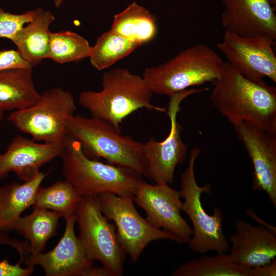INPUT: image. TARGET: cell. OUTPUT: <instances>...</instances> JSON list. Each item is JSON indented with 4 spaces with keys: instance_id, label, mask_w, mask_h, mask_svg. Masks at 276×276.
Segmentation results:
<instances>
[{
    "instance_id": "6da1fadb",
    "label": "cell",
    "mask_w": 276,
    "mask_h": 276,
    "mask_svg": "<svg viewBox=\"0 0 276 276\" xmlns=\"http://www.w3.org/2000/svg\"><path fill=\"white\" fill-rule=\"evenodd\" d=\"M212 83L211 101L233 125L246 122L276 133L275 87L247 78L227 62Z\"/></svg>"
},
{
    "instance_id": "7a4b0ae2",
    "label": "cell",
    "mask_w": 276,
    "mask_h": 276,
    "mask_svg": "<svg viewBox=\"0 0 276 276\" xmlns=\"http://www.w3.org/2000/svg\"><path fill=\"white\" fill-rule=\"evenodd\" d=\"M102 89L82 91L79 103L91 117L106 121L120 130V126L128 116L142 108L166 112V108L151 103L152 93L143 76L124 68H114L104 74Z\"/></svg>"
},
{
    "instance_id": "3957f363",
    "label": "cell",
    "mask_w": 276,
    "mask_h": 276,
    "mask_svg": "<svg viewBox=\"0 0 276 276\" xmlns=\"http://www.w3.org/2000/svg\"><path fill=\"white\" fill-rule=\"evenodd\" d=\"M60 157L65 180L81 197H96L105 192L134 195L142 180V175L132 169L88 157L80 144L68 135Z\"/></svg>"
},
{
    "instance_id": "277c9868",
    "label": "cell",
    "mask_w": 276,
    "mask_h": 276,
    "mask_svg": "<svg viewBox=\"0 0 276 276\" xmlns=\"http://www.w3.org/2000/svg\"><path fill=\"white\" fill-rule=\"evenodd\" d=\"M224 62L213 49L197 44L157 66L146 67L143 77L152 94L171 96L191 87L212 82Z\"/></svg>"
},
{
    "instance_id": "5b68a950",
    "label": "cell",
    "mask_w": 276,
    "mask_h": 276,
    "mask_svg": "<svg viewBox=\"0 0 276 276\" xmlns=\"http://www.w3.org/2000/svg\"><path fill=\"white\" fill-rule=\"evenodd\" d=\"M66 134L77 141L88 157L102 158L109 163L132 169L143 175V144L123 135L109 122L93 117L75 114Z\"/></svg>"
},
{
    "instance_id": "8992f818",
    "label": "cell",
    "mask_w": 276,
    "mask_h": 276,
    "mask_svg": "<svg viewBox=\"0 0 276 276\" xmlns=\"http://www.w3.org/2000/svg\"><path fill=\"white\" fill-rule=\"evenodd\" d=\"M200 152L196 147L191 149L189 166L181 176L180 193L184 199L182 211L188 216L193 225V234L188 244L192 251L199 254L211 251L226 253L229 250V244L222 229L223 212L217 207L214 208L212 215L205 211L201 196L203 193L211 192V186L205 184L200 187L195 179L194 164Z\"/></svg>"
},
{
    "instance_id": "52a82bcc",
    "label": "cell",
    "mask_w": 276,
    "mask_h": 276,
    "mask_svg": "<svg viewBox=\"0 0 276 276\" xmlns=\"http://www.w3.org/2000/svg\"><path fill=\"white\" fill-rule=\"evenodd\" d=\"M76 110L71 92L55 87L42 93L31 106L12 112L8 120L35 141L63 143L67 136V124Z\"/></svg>"
},
{
    "instance_id": "ba28073f",
    "label": "cell",
    "mask_w": 276,
    "mask_h": 276,
    "mask_svg": "<svg viewBox=\"0 0 276 276\" xmlns=\"http://www.w3.org/2000/svg\"><path fill=\"white\" fill-rule=\"evenodd\" d=\"M79 235L87 257L99 261L108 276H122L126 254L114 223L101 211L97 196L82 197L74 213Z\"/></svg>"
},
{
    "instance_id": "9c48e42d",
    "label": "cell",
    "mask_w": 276,
    "mask_h": 276,
    "mask_svg": "<svg viewBox=\"0 0 276 276\" xmlns=\"http://www.w3.org/2000/svg\"><path fill=\"white\" fill-rule=\"evenodd\" d=\"M102 213L112 221L118 240L131 261L136 262L148 244L160 239L182 243L172 233L151 225L137 211L134 195H118L109 192L97 196Z\"/></svg>"
},
{
    "instance_id": "30bf717a",
    "label": "cell",
    "mask_w": 276,
    "mask_h": 276,
    "mask_svg": "<svg viewBox=\"0 0 276 276\" xmlns=\"http://www.w3.org/2000/svg\"><path fill=\"white\" fill-rule=\"evenodd\" d=\"M208 89L189 88L169 97L166 110L170 121L169 133L161 142L151 138L143 144V175L155 183L173 182L175 168L185 160L188 148L181 139L182 127L177 119L180 104L189 96Z\"/></svg>"
},
{
    "instance_id": "8fae6325",
    "label": "cell",
    "mask_w": 276,
    "mask_h": 276,
    "mask_svg": "<svg viewBox=\"0 0 276 276\" xmlns=\"http://www.w3.org/2000/svg\"><path fill=\"white\" fill-rule=\"evenodd\" d=\"M275 40L265 35L242 36L225 30L217 47L239 73L254 81L276 82Z\"/></svg>"
},
{
    "instance_id": "7c38bea8",
    "label": "cell",
    "mask_w": 276,
    "mask_h": 276,
    "mask_svg": "<svg viewBox=\"0 0 276 276\" xmlns=\"http://www.w3.org/2000/svg\"><path fill=\"white\" fill-rule=\"evenodd\" d=\"M180 191L169 184H149L141 180L134 194V201L146 212L145 219L152 226L168 231L188 243L193 229L181 215Z\"/></svg>"
},
{
    "instance_id": "4fadbf2b",
    "label": "cell",
    "mask_w": 276,
    "mask_h": 276,
    "mask_svg": "<svg viewBox=\"0 0 276 276\" xmlns=\"http://www.w3.org/2000/svg\"><path fill=\"white\" fill-rule=\"evenodd\" d=\"M65 220L64 234L56 246L46 253L29 255L27 266H40L47 276H108L102 267L94 266L76 236L74 215Z\"/></svg>"
},
{
    "instance_id": "5bb4252c",
    "label": "cell",
    "mask_w": 276,
    "mask_h": 276,
    "mask_svg": "<svg viewBox=\"0 0 276 276\" xmlns=\"http://www.w3.org/2000/svg\"><path fill=\"white\" fill-rule=\"evenodd\" d=\"M233 126L252 162L253 189L266 193L269 201L275 206L276 133L246 122Z\"/></svg>"
},
{
    "instance_id": "9a60e30c",
    "label": "cell",
    "mask_w": 276,
    "mask_h": 276,
    "mask_svg": "<svg viewBox=\"0 0 276 276\" xmlns=\"http://www.w3.org/2000/svg\"><path fill=\"white\" fill-rule=\"evenodd\" d=\"M225 30L242 36L265 35L276 39V15L269 0H221Z\"/></svg>"
},
{
    "instance_id": "2e32d148",
    "label": "cell",
    "mask_w": 276,
    "mask_h": 276,
    "mask_svg": "<svg viewBox=\"0 0 276 276\" xmlns=\"http://www.w3.org/2000/svg\"><path fill=\"white\" fill-rule=\"evenodd\" d=\"M63 143H37L17 135L6 151L0 154V179L10 172L15 173L24 181L31 179L43 165L60 157Z\"/></svg>"
},
{
    "instance_id": "e0dca14e",
    "label": "cell",
    "mask_w": 276,
    "mask_h": 276,
    "mask_svg": "<svg viewBox=\"0 0 276 276\" xmlns=\"http://www.w3.org/2000/svg\"><path fill=\"white\" fill-rule=\"evenodd\" d=\"M236 232L229 238L232 246L228 254L236 264L251 268L269 263L276 256V237L266 227L254 226L243 219L235 222Z\"/></svg>"
},
{
    "instance_id": "ac0fdd59",
    "label": "cell",
    "mask_w": 276,
    "mask_h": 276,
    "mask_svg": "<svg viewBox=\"0 0 276 276\" xmlns=\"http://www.w3.org/2000/svg\"><path fill=\"white\" fill-rule=\"evenodd\" d=\"M35 11L33 20L22 27L11 40L33 67L46 59L51 33L49 28L55 19L49 10L37 8Z\"/></svg>"
},
{
    "instance_id": "d6986e66",
    "label": "cell",
    "mask_w": 276,
    "mask_h": 276,
    "mask_svg": "<svg viewBox=\"0 0 276 276\" xmlns=\"http://www.w3.org/2000/svg\"><path fill=\"white\" fill-rule=\"evenodd\" d=\"M47 174L39 171L22 183L14 182L0 188V232L12 231L21 213L33 205L36 193Z\"/></svg>"
},
{
    "instance_id": "ffe728a7",
    "label": "cell",
    "mask_w": 276,
    "mask_h": 276,
    "mask_svg": "<svg viewBox=\"0 0 276 276\" xmlns=\"http://www.w3.org/2000/svg\"><path fill=\"white\" fill-rule=\"evenodd\" d=\"M33 68L0 71V107L5 111L27 108L40 97L33 79Z\"/></svg>"
},
{
    "instance_id": "44dd1931",
    "label": "cell",
    "mask_w": 276,
    "mask_h": 276,
    "mask_svg": "<svg viewBox=\"0 0 276 276\" xmlns=\"http://www.w3.org/2000/svg\"><path fill=\"white\" fill-rule=\"evenodd\" d=\"M111 30L140 46L155 37L156 19L149 10L132 2L114 15Z\"/></svg>"
},
{
    "instance_id": "7402d4cb",
    "label": "cell",
    "mask_w": 276,
    "mask_h": 276,
    "mask_svg": "<svg viewBox=\"0 0 276 276\" xmlns=\"http://www.w3.org/2000/svg\"><path fill=\"white\" fill-rule=\"evenodd\" d=\"M33 208L32 213L16 220L12 230L29 241L30 254H37L44 250L47 241L55 235L61 216L51 210Z\"/></svg>"
},
{
    "instance_id": "603a6c76",
    "label": "cell",
    "mask_w": 276,
    "mask_h": 276,
    "mask_svg": "<svg viewBox=\"0 0 276 276\" xmlns=\"http://www.w3.org/2000/svg\"><path fill=\"white\" fill-rule=\"evenodd\" d=\"M172 276H251L250 269L234 263L228 254L219 253L193 259L176 268Z\"/></svg>"
},
{
    "instance_id": "cb8c5ba5",
    "label": "cell",
    "mask_w": 276,
    "mask_h": 276,
    "mask_svg": "<svg viewBox=\"0 0 276 276\" xmlns=\"http://www.w3.org/2000/svg\"><path fill=\"white\" fill-rule=\"evenodd\" d=\"M81 198L67 180L58 181L46 188L40 186L32 206L55 212L65 219L74 215Z\"/></svg>"
},
{
    "instance_id": "d4e9b609",
    "label": "cell",
    "mask_w": 276,
    "mask_h": 276,
    "mask_svg": "<svg viewBox=\"0 0 276 276\" xmlns=\"http://www.w3.org/2000/svg\"><path fill=\"white\" fill-rule=\"evenodd\" d=\"M139 47L110 29L100 35L95 44L91 46L89 58L95 68L103 70L128 56Z\"/></svg>"
},
{
    "instance_id": "484cf974",
    "label": "cell",
    "mask_w": 276,
    "mask_h": 276,
    "mask_svg": "<svg viewBox=\"0 0 276 276\" xmlns=\"http://www.w3.org/2000/svg\"><path fill=\"white\" fill-rule=\"evenodd\" d=\"M91 46L83 36L71 31L51 32L46 58L63 64L89 58Z\"/></svg>"
},
{
    "instance_id": "4316f807",
    "label": "cell",
    "mask_w": 276,
    "mask_h": 276,
    "mask_svg": "<svg viewBox=\"0 0 276 276\" xmlns=\"http://www.w3.org/2000/svg\"><path fill=\"white\" fill-rule=\"evenodd\" d=\"M35 13V10H33L21 14H13L0 7V38L12 40L22 27L33 20Z\"/></svg>"
},
{
    "instance_id": "83f0119b",
    "label": "cell",
    "mask_w": 276,
    "mask_h": 276,
    "mask_svg": "<svg viewBox=\"0 0 276 276\" xmlns=\"http://www.w3.org/2000/svg\"><path fill=\"white\" fill-rule=\"evenodd\" d=\"M19 261L15 264H10L5 258L0 262V276H28L34 270V266L22 267Z\"/></svg>"
},
{
    "instance_id": "f1b7e54d",
    "label": "cell",
    "mask_w": 276,
    "mask_h": 276,
    "mask_svg": "<svg viewBox=\"0 0 276 276\" xmlns=\"http://www.w3.org/2000/svg\"><path fill=\"white\" fill-rule=\"evenodd\" d=\"M250 274L251 276H275V259H273L267 264L250 268Z\"/></svg>"
},
{
    "instance_id": "f546056e",
    "label": "cell",
    "mask_w": 276,
    "mask_h": 276,
    "mask_svg": "<svg viewBox=\"0 0 276 276\" xmlns=\"http://www.w3.org/2000/svg\"><path fill=\"white\" fill-rule=\"evenodd\" d=\"M246 214L250 216V217L254 219L256 221L258 222L259 224L262 225L266 227L268 230L272 232L273 234H276L275 227L272 225H269L267 223L264 222L261 219L259 218L254 213V212L250 209H248L246 211Z\"/></svg>"
},
{
    "instance_id": "4dcf8cb0",
    "label": "cell",
    "mask_w": 276,
    "mask_h": 276,
    "mask_svg": "<svg viewBox=\"0 0 276 276\" xmlns=\"http://www.w3.org/2000/svg\"><path fill=\"white\" fill-rule=\"evenodd\" d=\"M54 6L56 8H59L63 4V0H53Z\"/></svg>"
},
{
    "instance_id": "1f68e13d",
    "label": "cell",
    "mask_w": 276,
    "mask_h": 276,
    "mask_svg": "<svg viewBox=\"0 0 276 276\" xmlns=\"http://www.w3.org/2000/svg\"><path fill=\"white\" fill-rule=\"evenodd\" d=\"M5 110L0 107V123L4 119Z\"/></svg>"
},
{
    "instance_id": "d6a6232c",
    "label": "cell",
    "mask_w": 276,
    "mask_h": 276,
    "mask_svg": "<svg viewBox=\"0 0 276 276\" xmlns=\"http://www.w3.org/2000/svg\"><path fill=\"white\" fill-rule=\"evenodd\" d=\"M5 239L3 235H0V244H3L5 243Z\"/></svg>"
},
{
    "instance_id": "836d02e7",
    "label": "cell",
    "mask_w": 276,
    "mask_h": 276,
    "mask_svg": "<svg viewBox=\"0 0 276 276\" xmlns=\"http://www.w3.org/2000/svg\"><path fill=\"white\" fill-rule=\"evenodd\" d=\"M270 4L272 5V6L274 7H275L276 6V0H269Z\"/></svg>"
}]
</instances>
